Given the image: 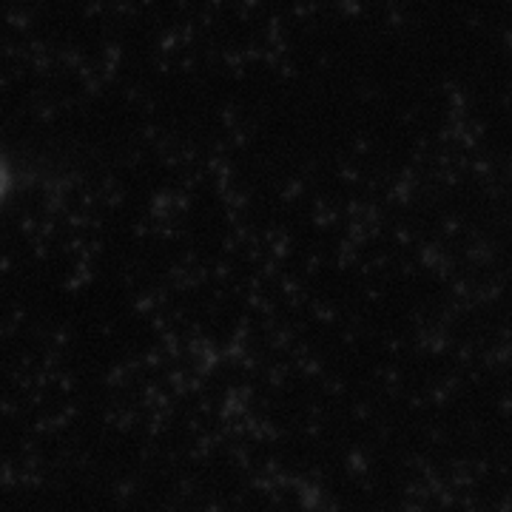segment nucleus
<instances>
[{
    "label": "nucleus",
    "instance_id": "obj_1",
    "mask_svg": "<svg viewBox=\"0 0 512 512\" xmlns=\"http://www.w3.org/2000/svg\"><path fill=\"white\" fill-rule=\"evenodd\" d=\"M12 191V171H9V163L6 157L0 154V202L6 200V194Z\"/></svg>",
    "mask_w": 512,
    "mask_h": 512
}]
</instances>
